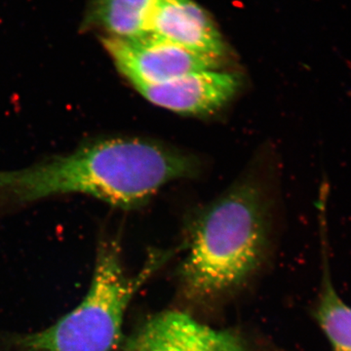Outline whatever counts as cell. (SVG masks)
I'll list each match as a JSON object with an SVG mask.
<instances>
[{
    "instance_id": "1",
    "label": "cell",
    "mask_w": 351,
    "mask_h": 351,
    "mask_svg": "<svg viewBox=\"0 0 351 351\" xmlns=\"http://www.w3.org/2000/svg\"><path fill=\"white\" fill-rule=\"evenodd\" d=\"M195 171V160L176 149L140 138H108L32 167L0 172V198L25 203L78 193L132 209Z\"/></svg>"
},
{
    "instance_id": "2",
    "label": "cell",
    "mask_w": 351,
    "mask_h": 351,
    "mask_svg": "<svg viewBox=\"0 0 351 351\" xmlns=\"http://www.w3.org/2000/svg\"><path fill=\"white\" fill-rule=\"evenodd\" d=\"M269 246V219L258 189L251 184L230 189L193 226L178 272L182 297L207 306L234 295L258 274Z\"/></svg>"
},
{
    "instance_id": "3",
    "label": "cell",
    "mask_w": 351,
    "mask_h": 351,
    "mask_svg": "<svg viewBox=\"0 0 351 351\" xmlns=\"http://www.w3.org/2000/svg\"><path fill=\"white\" fill-rule=\"evenodd\" d=\"M168 258L152 254L132 276L124 267L119 243L101 242L89 290L80 304L52 326L13 337L9 350H117L131 302Z\"/></svg>"
},
{
    "instance_id": "4",
    "label": "cell",
    "mask_w": 351,
    "mask_h": 351,
    "mask_svg": "<svg viewBox=\"0 0 351 351\" xmlns=\"http://www.w3.org/2000/svg\"><path fill=\"white\" fill-rule=\"evenodd\" d=\"M113 63L134 87L169 82L189 73L219 69L221 60L182 46L145 36L136 39L103 38Z\"/></svg>"
},
{
    "instance_id": "5",
    "label": "cell",
    "mask_w": 351,
    "mask_h": 351,
    "mask_svg": "<svg viewBox=\"0 0 351 351\" xmlns=\"http://www.w3.org/2000/svg\"><path fill=\"white\" fill-rule=\"evenodd\" d=\"M122 351H255L242 332L218 329L181 311H164L144 321Z\"/></svg>"
},
{
    "instance_id": "6",
    "label": "cell",
    "mask_w": 351,
    "mask_h": 351,
    "mask_svg": "<svg viewBox=\"0 0 351 351\" xmlns=\"http://www.w3.org/2000/svg\"><path fill=\"white\" fill-rule=\"evenodd\" d=\"M239 86L237 75L211 69L135 88L145 100L157 107L182 114L202 115L223 108L237 94Z\"/></svg>"
},
{
    "instance_id": "7",
    "label": "cell",
    "mask_w": 351,
    "mask_h": 351,
    "mask_svg": "<svg viewBox=\"0 0 351 351\" xmlns=\"http://www.w3.org/2000/svg\"><path fill=\"white\" fill-rule=\"evenodd\" d=\"M149 36L219 60L226 54L216 25L193 0H158Z\"/></svg>"
},
{
    "instance_id": "8",
    "label": "cell",
    "mask_w": 351,
    "mask_h": 351,
    "mask_svg": "<svg viewBox=\"0 0 351 351\" xmlns=\"http://www.w3.org/2000/svg\"><path fill=\"white\" fill-rule=\"evenodd\" d=\"M158 0H89L85 25L99 27L110 38L149 36Z\"/></svg>"
},
{
    "instance_id": "9",
    "label": "cell",
    "mask_w": 351,
    "mask_h": 351,
    "mask_svg": "<svg viewBox=\"0 0 351 351\" xmlns=\"http://www.w3.org/2000/svg\"><path fill=\"white\" fill-rule=\"evenodd\" d=\"M313 316L326 337L331 351H351V306L335 288L327 265L323 269L320 294Z\"/></svg>"
}]
</instances>
